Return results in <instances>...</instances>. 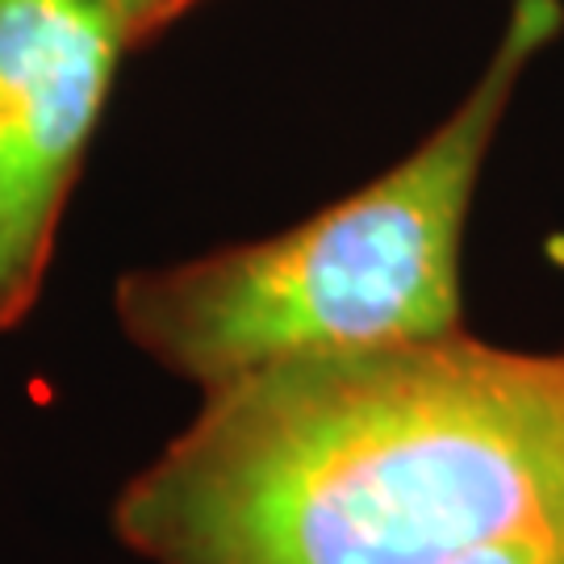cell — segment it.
Instances as JSON below:
<instances>
[{
  "label": "cell",
  "mask_w": 564,
  "mask_h": 564,
  "mask_svg": "<svg viewBox=\"0 0 564 564\" xmlns=\"http://www.w3.org/2000/svg\"><path fill=\"white\" fill-rule=\"evenodd\" d=\"M544 527H564V351L464 330L218 384L113 502L147 564H452Z\"/></svg>",
  "instance_id": "6da1fadb"
},
{
  "label": "cell",
  "mask_w": 564,
  "mask_h": 564,
  "mask_svg": "<svg viewBox=\"0 0 564 564\" xmlns=\"http://www.w3.org/2000/svg\"><path fill=\"white\" fill-rule=\"evenodd\" d=\"M561 0H514L494 55L435 134L351 197L272 239L126 272L113 310L142 356L202 393L289 356L464 330L460 247L473 193Z\"/></svg>",
  "instance_id": "7a4b0ae2"
},
{
  "label": "cell",
  "mask_w": 564,
  "mask_h": 564,
  "mask_svg": "<svg viewBox=\"0 0 564 564\" xmlns=\"http://www.w3.org/2000/svg\"><path fill=\"white\" fill-rule=\"evenodd\" d=\"M126 51L101 0H0V330L39 302Z\"/></svg>",
  "instance_id": "3957f363"
},
{
  "label": "cell",
  "mask_w": 564,
  "mask_h": 564,
  "mask_svg": "<svg viewBox=\"0 0 564 564\" xmlns=\"http://www.w3.org/2000/svg\"><path fill=\"white\" fill-rule=\"evenodd\" d=\"M452 564H564V527L506 535L485 547H473L468 556Z\"/></svg>",
  "instance_id": "277c9868"
},
{
  "label": "cell",
  "mask_w": 564,
  "mask_h": 564,
  "mask_svg": "<svg viewBox=\"0 0 564 564\" xmlns=\"http://www.w3.org/2000/svg\"><path fill=\"white\" fill-rule=\"evenodd\" d=\"M101 4L118 18L130 46H142V42H151L155 34H163L172 21L193 13L202 0H101Z\"/></svg>",
  "instance_id": "5b68a950"
}]
</instances>
